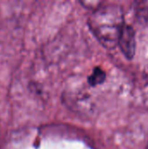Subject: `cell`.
Returning a JSON list of instances; mask_svg holds the SVG:
<instances>
[{"label": "cell", "mask_w": 148, "mask_h": 149, "mask_svg": "<svg viewBox=\"0 0 148 149\" xmlns=\"http://www.w3.org/2000/svg\"><path fill=\"white\" fill-rule=\"evenodd\" d=\"M135 16L140 22H148V1L135 3Z\"/></svg>", "instance_id": "cell-4"}, {"label": "cell", "mask_w": 148, "mask_h": 149, "mask_svg": "<svg viewBox=\"0 0 148 149\" xmlns=\"http://www.w3.org/2000/svg\"><path fill=\"white\" fill-rule=\"evenodd\" d=\"M106 75L103 69H101L100 67H95L92 74L88 77L87 80L92 86H96L104 83V81L106 80Z\"/></svg>", "instance_id": "cell-3"}, {"label": "cell", "mask_w": 148, "mask_h": 149, "mask_svg": "<svg viewBox=\"0 0 148 149\" xmlns=\"http://www.w3.org/2000/svg\"><path fill=\"white\" fill-rule=\"evenodd\" d=\"M118 45L126 58L132 59L133 58L136 49V36L135 31L131 25L125 24L118 41Z\"/></svg>", "instance_id": "cell-2"}, {"label": "cell", "mask_w": 148, "mask_h": 149, "mask_svg": "<svg viewBox=\"0 0 148 149\" xmlns=\"http://www.w3.org/2000/svg\"><path fill=\"white\" fill-rule=\"evenodd\" d=\"M145 149H148V143H147V147H146V148Z\"/></svg>", "instance_id": "cell-5"}, {"label": "cell", "mask_w": 148, "mask_h": 149, "mask_svg": "<svg viewBox=\"0 0 148 149\" xmlns=\"http://www.w3.org/2000/svg\"><path fill=\"white\" fill-rule=\"evenodd\" d=\"M90 29L100 44L107 49H113L125 25L124 11L119 4L103 3L92 10L88 18Z\"/></svg>", "instance_id": "cell-1"}]
</instances>
